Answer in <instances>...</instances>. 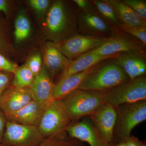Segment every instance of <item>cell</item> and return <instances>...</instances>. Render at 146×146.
Returning <instances> with one entry per match:
<instances>
[{"mask_svg": "<svg viewBox=\"0 0 146 146\" xmlns=\"http://www.w3.org/2000/svg\"><path fill=\"white\" fill-rule=\"evenodd\" d=\"M50 1L48 0H31L29 4L33 9L39 14H44L48 7Z\"/></svg>", "mask_w": 146, "mask_h": 146, "instance_id": "30", "label": "cell"}, {"mask_svg": "<svg viewBox=\"0 0 146 146\" xmlns=\"http://www.w3.org/2000/svg\"><path fill=\"white\" fill-rule=\"evenodd\" d=\"M44 57V65L52 78L64 71L72 60L65 57L52 42L47 43L45 47Z\"/></svg>", "mask_w": 146, "mask_h": 146, "instance_id": "18", "label": "cell"}, {"mask_svg": "<svg viewBox=\"0 0 146 146\" xmlns=\"http://www.w3.org/2000/svg\"><path fill=\"white\" fill-rule=\"evenodd\" d=\"M145 55L135 53L123 52L115 58V63L126 74L129 80L145 76L146 72Z\"/></svg>", "mask_w": 146, "mask_h": 146, "instance_id": "15", "label": "cell"}, {"mask_svg": "<svg viewBox=\"0 0 146 146\" xmlns=\"http://www.w3.org/2000/svg\"><path fill=\"white\" fill-rule=\"evenodd\" d=\"M14 74L11 84L16 88H30L35 78L26 64L17 68Z\"/></svg>", "mask_w": 146, "mask_h": 146, "instance_id": "23", "label": "cell"}, {"mask_svg": "<svg viewBox=\"0 0 146 146\" xmlns=\"http://www.w3.org/2000/svg\"><path fill=\"white\" fill-rule=\"evenodd\" d=\"M35 76H36L42 68V58L39 54H35L29 58L26 64Z\"/></svg>", "mask_w": 146, "mask_h": 146, "instance_id": "28", "label": "cell"}, {"mask_svg": "<svg viewBox=\"0 0 146 146\" xmlns=\"http://www.w3.org/2000/svg\"><path fill=\"white\" fill-rule=\"evenodd\" d=\"M108 37L75 34L64 41L55 43V45L65 57L72 60L73 58L100 46Z\"/></svg>", "mask_w": 146, "mask_h": 146, "instance_id": "8", "label": "cell"}, {"mask_svg": "<svg viewBox=\"0 0 146 146\" xmlns=\"http://www.w3.org/2000/svg\"><path fill=\"white\" fill-rule=\"evenodd\" d=\"M46 23L47 29L56 43L65 40L70 28V21L63 1H57L53 4L47 14Z\"/></svg>", "mask_w": 146, "mask_h": 146, "instance_id": "10", "label": "cell"}, {"mask_svg": "<svg viewBox=\"0 0 146 146\" xmlns=\"http://www.w3.org/2000/svg\"><path fill=\"white\" fill-rule=\"evenodd\" d=\"M9 10L8 2L6 0H0V12H2L7 15L8 14Z\"/></svg>", "mask_w": 146, "mask_h": 146, "instance_id": "35", "label": "cell"}, {"mask_svg": "<svg viewBox=\"0 0 146 146\" xmlns=\"http://www.w3.org/2000/svg\"><path fill=\"white\" fill-rule=\"evenodd\" d=\"M129 80L123 70L116 63L101 66L90 74L77 89L105 92Z\"/></svg>", "mask_w": 146, "mask_h": 146, "instance_id": "2", "label": "cell"}, {"mask_svg": "<svg viewBox=\"0 0 146 146\" xmlns=\"http://www.w3.org/2000/svg\"><path fill=\"white\" fill-rule=\"evenodd\" d=\"M46 106L33 100L18 111L5 115L8 121L38 127Z\"/></svg>", "mask_w": 146, "mask_h": 146, "instance_id": "16", "label": "cell"}, {"mask_svg": "<svg viewBox=\"0 0 146 146\" xmlns=\"http://www.w3.org/2000/svg\"><path fill=\"white\" fill-rule=\"evenodd\" d=\"M115 146H126L125 142H121Z\"/></svg>", "mask_w": 146, "mask_h": 146, "instance_id": "36", "label": "cell"}, {"mask_svg": "<svg viewBox=\"0 0 146 146\" xmlns=\"http://www.w3.org/2000/svg\"><path fill=\"white\" fill-rule=\"evenodd\" d=\"M14 27V37L16 42H23L29 36L31 25L24 11L18 13L15 21Z\"/></svg>", "mask_w": 146, "mask_h": 146, "instance_id": "22", "label": "cell"}, {"mask_svg": "<svg viewBox=\"0 0 146 146\" xmlns=\"http://www.w3.org/2000/svg\"><path fill=\"white\" fill-rule=\"evenodd\" d=\"M126 146H146L145 144L139 141L138 138L131 136L125 141Z\"/></svg>", "mask_w": 146, "mask_h": 146, "instance_id": "33", "label": "cell"}, {"mask_svg": "<svg viewBox=\"0 0 146 146\" xmlns=\"http://www.w3.org/2000/svg\"><path fill=\"white\" fill-rule=\"evenodd\" d=\"M33 100L30 88L10 85L0 97V109L4 115L18 111Z\"/></svg>", "mask_w": 146, "mask_h": 146, "instance_id": "12", "label": "cell"}, {"mask_svg": "<svg viewBox=\"0 0 146 146\" xmlns=\"http://www.w3.org/2000/svg\"><path fill=\"white\" fill-rule=\"evenodd\" d=\"M79 29L82 35H102L112 33V28L94 10L82 11L79 15Z\"/></svg>", "mask_w": 146, "mask_h": 146, "instance_id": "13", "label": "cell"}, {"mask_svg": "<svg viewBox=\"0 0 146 146\" xmlns=\"http://www.w3.org/2000/svg\"><path fill=\"white\" fill-rule=\"evenodd\" d=\"M104 92L76 89L61 99L71 121L91 116L104 102Z\"/></svg>", "mask_w": 146, "mask_h": 146, "instance_id": "1", "label": "cell"}, {"mask_svg": "<svg viewBox=\"0 0 146 146\" xmlns=\"http://www.w3.org/2000/svg\"><path fill=\"white\" fill-rule=\"evenodd\" d=\"M117 29L125 34L138 39L146 46V27L129 26L121 25Z\"/></svg>", "mask_w": 146, "mask_h": 146, "instance_id": "25", "label": "cell"}, {"mask_svg": "<svg viewBox=\"0 0 146 146\" xmlns=\"http://www.w3.org/2000/svg\"><path fill=\"white\" fill-rule=\"evenodd\" d=\"M17 65L9 60L4 55L0 53V70L9 74H14L18 68Z\"/></svg>", "mask_w": 146, "mask_h": 146, "instance_id": "29", "label": "cell"}, {"mask_svg": "<svg viewBox=\"0 0 146 146\" xmlns=\"http://www.w3.org/2000/svg\"><path fill=\"white\" fill-rule=\"evenodd\" d=\"M74 2L81 11L87 10L92 8L91 2L86 0H74Z\"/></svg>", "mask_w": 146, "mask_h": 146, "instance_id": "34", "label": "cell"}, {"mask_svg": "<svg viewBox=\"0 0 146 146\" xmlns=\"http://www.w3.org/2000/svg\"><path fill=\"white\" fill-rule=\"evenodd\" d=\"M99 63L86 70L71 75L58 80L54 86L52 100L62 99L71 92L77 89L86 77L99 67L100 65Z\"/></svg>", "mask_w": 146, "mask_h": 146, "instance_id": "17", "label": "cell"}, {"mask_svg": "<svg viewBox=\"0 0 146 146\" xmlns=\"http://www.w3.org/2000/svg\"><path fill=\"white\" fill-rule=\"evenodd\" d=\"M104 101L115 108L121 105L146 100V78L141 76L129 80L105 91Z\"/></svg>", "mask_w": 146, "mask_h": 146, "instance_id": "5", "label": "cell"}, {"mask_svg": "<svg viewBox=\"0 0 146 146\" xmlns=\"http://www.w3.org/2000/svg\"><path fill=\"white\" fill-rule=\"evenodd\" d=\"M71 122L61 100H53L46 106L38 127L45 138L66 137L65 132Z\"/></svg>", "mask_w": 146, "mask_h": 146, "instance_id": "4", "label": "cell"}, {"mask_svg": "<svg viewBox=\"0 0 146 146\" xmlns=\"http://www.w3.org/2000/svg\"><path fill=\"white\" fill-rule=\"evenodd\" d=\"M6 118L3 112L0 109V144L2 143L3 137L5 131L6 125Z\"/></svg>", "mask_w": 146, "mask_h": 146, "instance_id": "32", "label": "cell"}, {"mask_svg": "<svg viewBox=\"0 0 146 146\" xmlns=\"http://www.w3.org/2000/svg\"><path fill=\"white\" fill-rule=\"evenodd\" d=\"M117 116L116 108L106 102L90 116L97 132L103 140L109 143H113Z\"/></svg>", "mask_w": 146, "mask_h": 146, "instance_id": "9", "label": "cell"}, {"mask_svg": "<svg viewBox=\"0 0 146 146\" xmlns=\"http://www.w3.org/2000/svg\"><path fill=\"white\" fill-rule=\"evenodd\" d=\"M45 138L38 127L7 121L1 145L38 146Z\"/></svg>", "mask_w": 146, "mask_h": 146, "instance_id": "7", "label": "cell"}, {"mask_svg": "<svg viewBox=\"0 0 146 146\" xmlns=\"http://www.w3.org/2000/svg\"><path fill=\"white\" fill-rule=\"evenodd\" d=\"M125 3L142 21L146 22V1L144 0H123Z\"/></svg>", "mask_w": 146, "mask_h": 146, "instance_id": "26", "label": "cell"}, {"mask_svg": "<svg viewBox=\"0 0 146 146\" xmlns=\"http://www.w3.org/2000/svg\"><path fill=\"white\" fill-rule=\"evenodd\" d=\"M122 33L119 30L112 28V35L103 44L87 52L101 56L112 55L123 52L145 55V47L142 42L135 38L129 37L123 32Z\"/></svg>", "mask_w": 146, "mask_h": 146, "instance_id": "6", "label": "cell"}, {"mask_svg": "<svg viewBox=\"0 0 146 146\" xmlns=\"http://www.w3.org/2000/svg\"><path fill=\"white\" fill-rule=\"evenodd\" d=\"M11 74L2 71L0 72V97L11 84Z\"/></svg>", "mask_w": 146, "mask_h": 146, "instance_id": "31", "label": "cell"}, {"mask_svg": "<svg viewBox=\"0 0 146 146\" xmlns=\"http://www.w3.org/2000/svg\"><path fill=\"white\" fill-rule=\"evenodd\" d=\"M52 78L44 64L42 65L41 70L35 76L30 87L33 100L45 106L52 100L54 84Z\"/></svg>", "mask_w": 146, "mask_h": 146, "instance_id": "14", "label": "cell"}, {"mask_svg": "<svg viewBox=\"0 0 146 146\" xmlns=\"http://www.w3.org/2000/svg\"><path fill=\"white\" fill-rule=\"evenodd\" d=\"M13 47L11 44L2 22L0 20V53L4 55L13 53Z\"/></svg>", "mask_w": 146, "mask_h": 146, "instance_id": "27", "label": "cell"}, {"mask_svg": "<svg viewBox=\"0 0 146 146\" xmlns=\"http://www.w3.org/2000/svg\"><path fill=\"white\" fill-rule=\"evenodd\" d=\"M1 72V70H0V72Z\"/></svg>", "mask_w": 146, "mask_h": 146, "instance_id": "38", "label": "cell"}, {"mask_svg": "<svg viewBox=\"0 0 146 146\" xmlns=\"http://www.w3.org/2000/svg\"><path fill=\"white\" fill-rule=\"evenodd\" d=\"M84 143L77 139L67 137L46 138L38 146H84Z\"/></svg>", "mask_w": 146, "mask_h": 146, "instance_id": "24", "label": "cell"}, {"mask_svg": "<svg viewBox=\"0 0 146 146\" xmlns=\"http://www.w3.org/2000/svg\"><path fill=\"white\" fill-rule=\"evenodd\" d=\"M66 132L72 138L85 142L90 146H115L102 139L89 119H84L78 122L71 123Z\"/></svg>", "mask_w": 146, "mask_h": 146, "instance_id": "11", "label": "cell"}, {"mask_svg": "<svg viewBox=\"0 0 146 146\" xmlns=\"http://www.w3.org/2000/svg\"><path fill=\"white\" fill-rule=\"evenodd\" d=\"M94 10L112 28L117 29L121 25L110 5L102 1L93 0L90 1Z\"/></svg>", "mask_w": 146, "mask_h": 146, "instance_id": "21", "label": "cell"}, {"mask_svg": "<svg viewBox=\"0 0 146 146\" xmlns=\"http://www.w3.org/2000/svg\"><path fill=\"white\" fill-rule=\"evenodd\" d=\"M111 6L121 25L129 26L146 27V22L142 21L123 1L104 0Z\"/></svg>", "mask_w": 146, "mask_h": 146, "instance_id": "20", "label": "cell"}, {"mask_svg": "<svg viewBox=\"0 0 146 146\" xmlns=\"http://www.w3.org/2000/svg\"><path fill=\"white\" fill-rule=\"evenodd\" d=\"M116 109L114 139L125 142L134 128L146 120V100L121 105Z\"/></svg>", "mask_w": 146, "mask_h": 146, "instance_id": "3", "label": "cell"}, {"mask_svg": "<svg viewBox=\"0 0 146 146\" xmlns=\"http://www.w3.org/2000/svg\"><path fill=\"white\" fill-rule=\"evenodd\" d=\"M117 54L101 56L86 52L80 55L74 60H72L68 67L62 72L59 80L71 75L86 70L103 60L115 58Z\"/></svg>", "mask_w": 146, "mask_h": 146, "instance_id": "19", "label": "cell"}, {"mask_svg": "<svg viewBox=\"0 0 146 146\" xmlns=\"http://www.w3.org/2000/svg\"><path fill=\"white\" fill-rule=\"evenodd\" d=\"M0 146H5L3 145H1V144H0Z\"/></svg>", "mask_w": 146, "mask_h": 146, "instance_id": "37", "label": "cell"}]
</instances>
